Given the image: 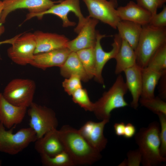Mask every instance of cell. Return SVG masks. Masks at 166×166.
I'll use <instances>...</instances> for the list:
<instances>
[{"label": "cell", "instance_id": "cell-1", "mask_svg": "<svg viewBox=\"0 0 166 166\" xmlns=\"http://www.w3.org/2000/svg\"><path fill=\"white\" fill-rule=\"evenodd\" d=\"M64 150L69 155L75 165H91L102 158L101 152L91 146L78 130L64 125L58 130Z\"/></svg>", "mask_w": 166, "mask_h": 166}, {"label": "cell", "instance_id": "cell-2", "mask_svg": "<svg viewBox=\"0 0 166 166\" xmlns=\"http://www.w3.org/2000/svg\"><path fill=\"white\" fill-rule=\"evenodd\" d=\"M160 124L153 121L136 133L135 139L142 156L141 164L144 166H157L166 161L160 152Z\"/></svg>", "mask_w": 166, "mask_h": 166}, {"label": "cell", "instance_id": "cell-3", "mask_svg": "<svg viewBox=\"0 0 166 166\" xmlns=\"http://www.w3.org/2000/svg\"><path fill=\"white\" fill-rule=\"evenodd\" d=\"M166 43V27L158 28L149 24L142 26L140 38L135 50L136 64L141 68L147 67L157 50Z\"/></svg>", "mask_w": 166, "mask_h": 166}, {"label": "cell", "instance_id": "cell-4", "mask_svg": "<svg viewBox=\"0 0 166 166\" xmlns=\"http://www.w3.org/2000/svg\"><path fill=\"white\" fill-rule=\"evenodd\" d=\"M128 90L123 76L118 74L109 90L104 93L102 96L94 103L93 112L97 118L101 121L109 120L112 111L128 106L124 98Z\"/></svg>", "mask_w": 166, "mask_h": 166}, {"label": "cell", "instance_id": "cell-5", "mask_svg": "<svg viewBox=\"0 0 166 166\" xmlns=\"http://www.w3.org/2000/svg\"><path fill=\"white\" fill-rule=\"evenodd\" d=\"M15 126L6 130L0 123V152L15 155L37 140L35 132L30 127L22 128L14 133Z\"/></svg>", "mask_w": 166, "mask_h": 166}, {"label": "cell", "instance_id": "cell-6", "mask_svg": "<svg viewBox=\"0 0 166 166\" xmlns=\"http://www.w3.org/2000/svg\"><path fill=\"white\" fill-rule=\"evenodd\" d=\"M36 89V83L33 80L15 78L7 84L2 94L11 104L27 108L33 102Z\"/></svg>", "mask_w": 166, "mask_h": 166}, {"label": "cell", "instance_id": "cell-7", "mask_svg": "<svg viewBox=\"0 0 166 166\" xmlns=\"http://www.w3.org/2000/svg\"><path fill=\"white\" fill-rule=\"evenodd\" d=\"M73 12L77 17L78 22L74 29V31L78 34L85 25L87 18L83 15L80 6V0H64L60 2L57 4H54L47 10L38 14H28L26 16L25 21L37 17L41 19L45 15L52 14L60 18L62 22L63 27H67L75 26L74 22L70 21L68 17L70 12Z\"/></svg>", "mask_w": 166, "mask_h": 166}, {"label": "cell", "instance_id": "cell-8", "mask_svg": "<svg viewBox=\"0 0 166 166\" xmlns=\"http://www.w3.org/2000/svg\"><path fill=\"white\" fill-rule=\"evenodd\" d=\"M29 107L27 111L30 117L29 125L35 132L37 139L48 132L57 129L58 121L52 109L33 102Z\"/></svg>", "mask_w": 166, "mask_h": 166}, {"label": "cell", "instance_id": "cell-9", "mask_svg": "<svg viewBox=\"0 0 166 166\" xmlns=\"http://www.w3.org/2000/svg\"><path fill=\"white\" fill-rule=\"evenodd\" d=\"M7 50L8 56L15 64H30L34 55L36 41L34 33L19 34Z\"/></svg>", "mask_w": 166, "mask_h": 166}, {"label": "cell", "instance_id": "cell-10", "mask_svg": "<svg viewBox=\"0 0 166 166\" xmlns=\"http://www.w3.org/2000/svg\"><path fill=\"white\" fill-rule=\"evenodd\" d=\"M89 12V16L117 29L121 20L117 15V0H83Z\"/></svg>", "mask_w": 166, "mask_h": 166}, {"label": "cell", "instance_id": "cell-11", "mask_svg": "<svg viewBox=\"0 0 166 166\" xmlns=\"http://www.w3.org/2000/svg\"><path fill=\"white\" fill-rule=\"evenodd\" d=\"M57 2L51 0H4L0 23H4L8 14L17 9H26L30 14H37L47 10Z\"/></svg>", "mask_w": 166, "mask_h": 166}, {"label": "cell", "instance_id": "cell-12", "mask_svg": "<svg viewBox=\"0 0 166 166\" xmlns=\"http://www.w3.org/2000/svg\"><path fill=\"white\" fill-rule=\"evenodd\" d=\"M106 36L97 31L96 41L94 47L95 57V80L99 83L104 84L102 73L104 67L110 59L114 58L120 47L122 39L117 34L114 36L113 42L112 44V49L109 52L105 51L101 45V39Z\"/></svg>", "mask_w": 166, "mask_h": 166}, {"label": "cell", "instance_id": "cell-13", "mask_svg": "<svg viewBox=\"0 0 166 166\" xmlns=\"http://www.w3.org/2000/svg\"><path fill=\"white\" fill-rule=\"evenodd\" d=\"M86 21L75 39L68 42L67 47L71 52H77L80 50L87 48L94 47L97 31L96 27L99 21L86 17Z\"/></svg>", "mask_w": 166, "mask_h": 166}, {"label": "cell", "instance_id": "cell-14", "mask_svg": "<svg viewBox=\"0 0 166 166\" xmlns=\"http://www.w3.org/2000/svg\"><path fill=\"white\" fill-rule=\"evenodd\" d=\"M109 121L108 119L99 122L88 121L78 130L88 143L100 152L105 148L108 143V140L104 134V130Z\"/></svg>", "mask_w": 166, "mask_h": 166}, {"label": "cell", "instance_id": "cell-15", "mask_svg": "<svg viewBox=\"0 0 166 166\" xmlns=\"http://www.w3.org/2000/svg\"><path fill=\"white\" fill-rule=\"evenodd\" d=\"M71 52L65 47L34 54L30 64L43 70L54 66L60 67Z\"/></svg>", "mask_w": 166, "mask_h": 166}, {"label": "cell", "instance_id": "cell-16", "mask_svg": "<svg viewBox=\"0 0 166 166\" xmlns=\"http://www.w3.org/2000/svg\"><path fill=\"white\" fill-rule=\"evenodd\" d=\"M27 109L10 103L0 93V123L5 128L10 129L21 123L27 112Z\"/></svg>", "mask_w": 166, "mask_h": 166}, {"label": "cell", "instance_id": "cell-17", "mask_svg": "<svg viewBox=\"0 0 166 166\" xmlns=\"http://www.w3.org/2000/svg\"><path fill=\"white\" fill-rule=\"evenodd\" d=\"M36 46L34 54L67 47L69 39L64 35L37 31L34 33Z\"/></svg>", "mask_w": 166, "mask_h": 166}, {"label": "cell", "instance_id": "cell-18", "mask_svg": "<svg viewBox=\"0 0 166 166\" xmlns=\"http://www.w3.org/2000/svg\"><path fill=\"white\" fill-rule=\"evenodd\" d=\"M117 12L121 20L132 22L142 26L148 24L152 16L149 11L132 1L117 8Z\"/></svg>", "mask_w": 166, "mask_h": 166}, {"label": "cell", "instance_id": "cell-19", "mask_svg": "<svg viewBox=\"0 0 166 166\" xmlns=\"http://www.w3.org/2000/svg\"><path fill=\"white\" fill-rule=\"evenodd\" d=\"M34 142V148L40 154L53 156L64 151L57 129L48 132Z\"/></svg>", "mask_w": 166, "mask_h": 166}, {"label": "cell", "instance_id": "cell-20", "mask_svg": "<svg viewBox=\"0 0 166 166\" xmlns=\"http://www.w3.org/2000/svg\"><path fill=\"white\" fill-rule=\"evenodd\" d=\"M142 68L136 64L124 71L126 81L125 83L131 94L132 100L131 106L136 109L142 91Z\"/></svg>", "mask_w": 166, "mask_h": 166}, {"label": "cell", "instance_id": "cell-21", "mask_svg": "<svg viewBox=\"0 0 166 166\" xmlns=\"http://www.w3.org/2000/svg\"><path fill=\"white\" fill-rule=\"evenodd\" d=\"M114 59L116 61L115 72L117 75L136 64L135 50L123 39H122L120 47Z\"/></svg>", "mask_w": 166, "mask_h": 166}, {"label": "cell", "instance_id": "cell-22", "mask_svg": "<svg viewBox=\"0 0 166 166\" xmlns=\"http://www.w3.org/2000/svg\"><path fill=\"white\" fill-rule=\"evenodd\" d=\"M60 68V74L65 77L76 75L85 82L89 79L76 52H71Z\"/></svg>", "mask_w": 166, "mask_h": 166}, {"label": "cell", "instance_id": "cell-23", "mask_svg": "<svg viewBox=\"0 0 166 166\" xmlns=\"http://www.w3.org/2000/svg\"><path fill=\"white\" fill-rule=\"evenodd\" d=\"M117 29L122 39L127 42L135 50L137 46L142 29V26L126 20H120Z\"/></svg>", "mask_w": 166, "mask_h": 166}, {"label": "cell", "instance_id": "cell-24", "mask_svg": "<svg viewBox=\"0 0 166 166\" xmlns=\"http://www.w3.org/2000/svg\"><path fill=\"white\" fill-rule=\"evenodd\" d=\"M163 73L147 67L142 69V86L140 97L150 98L155 97V88Z\"/></svg>", "mask_w": 166, "mask_h": 166}, {"label": "cell", "instance_id": "cell-25", "mask_svg": "<svg viewBox=\"0 0 166 166\" xmlns=\"http://www.w3.org/2000/svg\"><path fill=\"white\" fill-rule=\"evenodd\" d=\"M76 53L89 79L94 77L95 71L94 47L82 49Z\"/></svg>", "mask_w": 166, "mask_h": 166}, {"label": "cell", "instance_id": "cell-26", "mask_svg": "<svg viewBox=\"0 0 166 166\" xmlns=\"http://www.w3.org/2000/svg\"><path fill=\"white\" fill-rule=\"evenodd\" d=\"M40 155L42 163L44 166H75L72 159L65 150L53 156L44 154Z\"/></svg>", "mask_w": 166, "mask_h": 166}, {"label": "cell", "instance_id": "cell-27", "mask_svg": "<svg viewBox=\"0 0 166 166\" xmlns=\"http://www.w3.org/2000/svg\"><path fill=\"white\" fill-rule=\"evenodd\" d=\"M147 67L162 73L166 71V43L155 52Z\"/></svg>", "mask_w": 166, "mask_h": 166}, {"label": "cell", "instance_id": "cell-28", "mask_svg": "<svg viewBox=\"0 0 166 166\" xmlns=\"http://www.w3.org/2000/svg\"><path fill=\"white\" fill-rule=\"evenodd\" d=\"M139 102L141 105L157 115L163 113L166 115V103L160 97H155L150 98L140 97Z\"/></svg>", "mask_w": 166, "mask_h": 166}, {"label": "cell", "instance_id": "cell-29", "mask_svg": "<svg viewBox=\"0 0 166 166\" xmlns=\"http://www.w3.org/2000/svg\"><path fill=\"white\" fill-rule=\"evenodd\" d=\"M73 101L85 110L93 112L94 103L92 102L85 89L82 88L75 91L72 95Z\"/></svg>", "mask_w": 166, "mask_h": 166}, {"label": "cell", "instance_id": "cell-30", "mask_svg": "<svg viewBox=\"0 0 166 166\" xmlns=\"http://www.w3.org/2000/svg\"><path fill=\"white\" fill-rule=\"evenodd\" d=\"M160 121V152L161 156L166 157V115L163 113L157 114Z\"/></svg>", "mask_w": 166, "mask_h": 166}, {"label": "cell", "instance_id": "cell-31", "mask_svg": "<svg viewBox=\"0 0 166 166\" xmlns=\"http://www.w3.org/2000/svg\"><path fill=\"white\" fill-rule=\"evenodd\" d=\"M81 78L76 75H72L65 79L62 82L64 90L68 94L72 95L77 89L82 88Z\"/></svg>", "mask_w": 166, "mask_h": 166}, {"label": "cell", "instance_id": "cell-32", "mask_svg": "<svg viewBox=\"0 0 166 166\" xmlns=\"http://www.w3.org/2000/svg\"><path fill=\"white\" fill-rule=\"evenodd\" d=\"M137 3L153 15L157 13V10L166 2V0H136Z\"/></svg>", "mask_w": 166, "mask_h": 166}, {"label": "cell", "instance_id": "cell-33", "mask_svg": "<svg viewBox=\"0 0 166 166\" xmlns=\"http://www.w3.org/2000/svg\"><path fill=\"white\" fill-rule=\"evenodd\" d=\"M158 28L166 27V6H164L163 10L159 13L152 16L149 23Z\"/></svg>", "mask_w": 166, "mask_h": 166}, {"label": "cell", "instance_id": "cell-34", "mask_svg": "<svg viewBox=\"0 0 166 166\" xmlns=\"http://www.w3.org/2000/svg\"><path fill=\"white\" fill-rule=\"evenodd\" d=\"M127 166H139L142 160L141 154L139 149L129 151L127 153Z\"/></svg>", "mask_w": 166, "mask_h": 166}, {"label": "cell", "instance_id": "cell-35", "mask_svg": "<svg viewBox=\"0 0 166 166\" xmlns=\"http://www.w3.org/2000/svg\"><path fill=\"white\" fill-rule=\"evenodd\" d=\"M136 133V129L134 125L131 123L125 125L123 136L126 138H130L134 136Z\"/></svg>", "mask_w": 166, "mask_h": 166}, {"label": "cell", "instance_id": "cell-36", "mask_svg": "<svg viewBox=\"0 0 166 166\" xmlns=\"http://www.w3.org/2000/svg\"><path fill=\"white\" fill-rule=\"evenodd\" d=\"M166 71L164 72L160 79V97L163 99L166 98Z\"/></svg>", "mask_w": 166, "mask_h": 166}, {"label": "cell", "instance_id": "cell-37", "mask_svg": "<svg viewBox=\"0 0 166 166\" xmlns=\"http://www.w3.org/2000/svg\"><path fill=\"white\" fill-rule=\"evenodd\" d=\"M125 125L124 122L115 123L114 125V129L116 134L118 136H123Z\"/></svg>", "mask_w": 166, "mask_h": 166}, {"label": "cell", "instance_id": "cell-38", "mask_svg": "<svg viewBox=\"0 0 166 166\" xmlns=\"http://www.w3.org/2000/svg\"><path fill=\"white\" fill-rule=\"evenodd\" d=\"M3 1L0 0V18L1 14L3 10ZM5 31V28L2 24L0 23V36L3 34Z\"/></svg>", "mask_w": 166, "mask_h": 166}, {"label": "cell", "instance_id": "cell-39", "mask_svg": "<svg viewBox=\"0 0 166 166\" xmlns=\"http://www.w3.org/2000/svg\"><path fill=\"white\" fill-rule=\"evenodd\" d=\"M19 34L11 38L6 39V40L0 41V45L3 44H12L14 42L15 39L18 36Z\"/></svg>", "mask_w": 166, "mask_h": 166}, {"label": "cell", "instance_id": "cell-40", "mask_svg": "<svg viewBox=\"0 0 166 166\" xmlns=\"http://www.w3.org/2000/svg\"><path fill=\"white\" fill-rule=\"evenodd\" d=\"M119 166H127V160L126 159L124 160L122 162Z\"/></svg>", "mask_w": 166, "mask_h": 166}, {"label": "cell", "instance_id": "cell-41", "mask_svg": "<svg viewBox=\"0 0 166 166\" xmlns=\"http://www.w3.org/2000/svg\"><path fill=\"white\" fill-rule=\"evenodd\" d=\"M2 164V162L0 160V166Z\"/></svg>", "mask_w": 166, "mask_h": 166}]
</instances>
